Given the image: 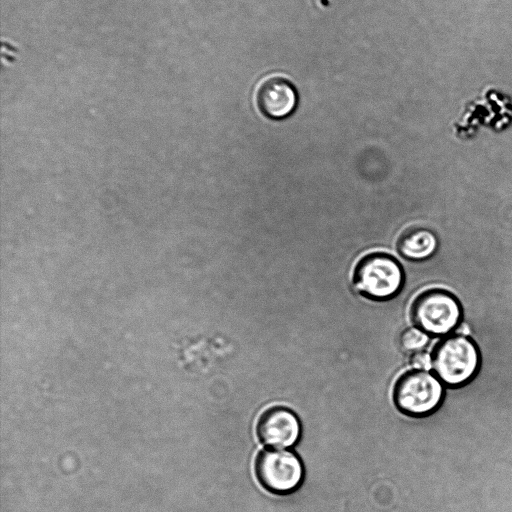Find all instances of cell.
<instances>
[{
  "label": "cell",
  "instance_id": "cell-10",
  "mask_svg": "<svg viewBox=\"0 0 512 512\" xmlns=\"http://www.w3.org/2000/svg\"><path fill=\"white\" fill-rule=\"evenodd\" d=\"M411 364L414 369L429 371L432 368V357L429 353L421 350L413 353Z\"/></svg>",
  "mask_w": 512,
  "mask_h": 512
},
{
  "label": "cell",
  "instance_id": "cell-8",
  "mask_svg": "<svg viewBox=\"0 0 512 512\" xmlns=\"http://www.w3.org/2000/svg\"><path fill=\"white\" fill-rule=\"evenodd\" d=\"M396 248L405 259L424 260L436 251L437 239L435 234L426 228L411 227L400 234Z\"/></svg>",
  "mask_w": 512,
  "mask_h": 512
},
{
  "label": "cell",
  "instance_id": "cell-6",
  "mask_svg": "<svg viewBox=\"0 0 512 512\" xmlns=\"http://www.w3.org/2000/svg\"><path fill=\"white\" fill-rule=\"evenodd\" d=\"M256 435L265 446L288 448L299 441L301 423L291 409L279 405L271 406L259 415Z\"/></svg>",
  "mask_w": 512,
  "mask_h": 512
},
{
  "label": "cell",
  "instance_id": "cell-9",
  "mask_svg": "<svg viewBox=\"0 0 512 512\" xmlns=\"http://www.w3.org/2000/svg\"><path fill=\"white\" fill-rule=\"evenodd\" d=\"M430 335L417 327L405 329L400 335V345L407 352L423 350L430 342Z\"/></svg>",
  "mask_w": 512,
  "mask_h": 512
},
{
  "label": "cell",
  "instance_id": "cell-1",
  "mask_svg": "<svg viewBox=\"0 0 512 512\" xmlns=\"http://www.w3.org/2000/svg\"><path fill=\"white\" fill-rule=\"evenodd\" d=\"M431 357L433 372L445 387L466 385L480 366V353L475 342L469 336L456 333L440 339Z\"/></svg>",
  "mask_w": 512,
  "mask_h": 512
},
{
  "label": "cell",
  "instance_id": "cell-7",
  "mask_svg": "<svg viewBox=\"0 0 512 512\" xmlns=\"http://www.w3.org/2000/svg\"><path fill=\"white\" fill-rule=\"evenodd\" d=\"M255 100L259 111L265 117L280 120L289 117L296 110L298 94L287 79L269 76L257 86Z\"/></svg>",
  "mask_w": 512,
  "mask_h": 512
},
{
  "label": "cell",
  "instance_id": "cell-3",
  "mask_svg": "<svg viewBox=\"0 0 512 512\" xmlns=\"http://www.w3.org/2000/svg\"><path fill=\"white\" fill-rule=\"evenodd\" d=\"M444 393L445 386L435 375L426 370L412 369L396 379L392 399L400 413L420 419L440 407Z\"/></svg>",
  "mask_w": 512,
  "mask_h": 512
},
{
  "label": "cell",
  "instance_id": "cell-5",
  "mask_svg": "<svg viewBox=\"0 0 512 512\" xmlns=\"http://www.w3.org/2000/svg\"><path fill=\"white\" fill-rule=\"evenodd\" d=\"M254 472L258 483L275 495L294 492L304 478L299 456L291 451L263 449L255 457Z\"/></svg>",
  "mask_w": 512,
  "mask_h": 512
},
{
  "label": "cell",
  "instance_id": "cell-4",
  "mask_svg": "<svg viewBox=\"0 0 512 512\" xmlns=\"http://www.w3.org/2000/svg\"><path fill=\"white\" fill-rule=\"evenodd\" d=\"M463 316L459 300L444 289H428L413 300L410 318L413 324L434 337H445L456 331Z\"/></svg>",
  "mask_w": 512,
  "mask_h": 512
},
{
  "label": "cell",
  "instance_id": "cell-2",
  "mask_svg": "<svg viewBox=\"0 0 512 512\" xmlns=\"http://www.w3.org/2000/svg\"><path fill=\"white\" fill-rule=\"evenodd\" d=\"M405 274L401 263L386 252H371L355 265L353 287L360 295L376 301L397 296L404 286Z\"/></svg>",
  "mask_w": 512,
  "mask_h": 512
}]
</instances>
